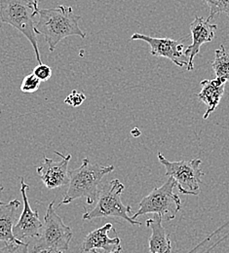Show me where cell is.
<instances>
[{
  "label": "cell",
  "instance_id": "6da1fadb",
  "mask_svg": "<svg viewBox=\"0 0 229 253\" xmlns=\"http://www.w3.org/2000/svg\"><path fill=\"white\" fill-rule=\"evenodd\" d=\"M34 30L36 34L44 36L50 52L55 51L57 45L66 37H86V32L79 27L81 17L74 14L72 7L60 5L57 8L40 9Z\"/></svg>",
  "mask_w": 229,
  "mask_h": 253
},
{
  "label": "cell",
  "instance_id": "7a4b0ae2",
  "mask_svg": "<svg viewBox=\"0 0 229 253\" xmlns=\"http://www.w3.org/2000/svg\"><path fill=\"white\" fill-rule=\"evenodd\" d=\"M113 170L114 166L92 164L89 159H83L79 168L69 171L68 189L59 207L68 205L79 198H85L89 205L96 203L101 179Z\"/></svg>",
  "mask_w": 229,
  "mask_h": 253
},
{
  "label": "cell",
  "instance_id": "3957f363",
  "mask_svg": "<svg viewBox=\"0 0 229 253\" xmlns=\"http://www.w3.org/2000/svg\"><path fill=\"white\" fill-rule=\"evenodd\" d=\"M39 0H0V21L22 32L33 46L38 63L40 57L33 19L39 13Z\"/></svg>",
  "mask_w": 229,
  "mask_h": 253
},
{
  "label": "cell",
  "instance_id": "277c9868",
  "mask_svg": "<svg viewBox=\"0 0 229 253\" xmlns=\"http://www.w3.org/2000/svg\"><path fill=\"white\" fill-rule=\"evenodd\" d=\"M125 186L119 179H113L107 183L102 190L98 192L96 207L91 210H85L82 215L84 220H93L99 217H118L129 222L132 225H141V222L137 221L129 216L132 212L130 206H125L121 201V194Z\"/></svg>",
  "mask_w": 229,
  "mask_h": 253
},
{
  "label": "cell",
  "instance_id": "5b68a950",
  "mask_svg": "<svg viewBox=\"0 0 229 253\" xmlns=\"http://www.w3.org/2000/svg\"><path fill=\"white\" fill-rule=\"evenodd\" d=\"M175 187H177L176 181L169 177L162 186L154 188L140 201L139 208L132 218L136 220L140 215L154 213L160 215L165 221L175 219L182 210V201L174 193Z\"/></svg>",
  "mask_w": 229,
  "mask_h": 253
},
{
  "label": "cell",
  "instance_id": "8992f818",
  "mask_svg": "<svg viewBox=\"0 0 229 253\" xmlns=\"http://www.w3.org/2000/svg\"><path fill=\"white\" fill-rule=\"evenodd\" d=\"M73 233L70 227L66 226L54 209V202L50 203L45 216L44 224L33 248V253H39L50 251L67 252Z\"/></svg>",
  "mask_w": 229,
  "mask_h": 253
},
{
  "label": "cell",
  "instance_id": "52a82bcc",
  "mask_svg": "<svg viewBox=\"0 0 229 253\" xmlns=\"http://www.w3.org/2000/svg\"><path fill=\"white\" fill-rule=\"evenodd\" d=\"M158 160L166 169V176L172 177L177 184L180 193L183 195L198 196L200 194V184L205 173L200 169L202 161L193 159L191 161L170 162L158 153Z\"/></svg>",
  "mask_w": 229,
  "mask_h": 253
},
{
  "label": "cell",
  "instance_id": "ba28073f",
  "mask_svg": "<svg viewBox=\"0 0 229 253\" xmlns=\"http://www.w3.org/2000/svg\"><path fill=\"white\" fill-rule=\"evenodd\" d=\"M131 40H141L150 46V53L154 57L165 58L170 60L179 67L188 65V58L185 56L184 45L180 41L171 38H157L144 35L141 33H134Z\"/></svg>",
  "mask_w": 229,
  "mask_h": 253
},
{
  "label": "cell",
  "instance_id": "9c48e42d",
  "mask_svg": "<svg viewBox=\"0 0 229 253\" xmlns=\"http://www.w3.org/2000/svg\"><path fill=\"white\" fill-rule=\"evenodd\" d=\"M55 154L59 155L62 160L56 162L53 159L44 157L43 164L36 169L37 174L47 189H56L69 183L68 163L71 155L65 156L58 151H55Z\"/></svg>",
  "mask_w": 229,
  "mask_h": 253
},
{
  "label": "cell",
  "instance_id": "30bf717a",
  "mask_svg": "<svg viewBox=\"0 0 229 253\" xmlns=\"http://www.w3.org/2000/svg\"><path fill=\"white\" fill-rule=\"evenodd\" d=\"M29 185L25 182L24 178H21V194L24 202V210L16 225H14V236L23 242L27 238H38L40 236L43 223L39 219V213L37 211H33L29 202L27 191Z\"/></svg>",
  "mask_w": 229,
  "mask_h": 253
},
{
  "label": "cell",
  "instance_id": "8fae6325",
  "mask_svg": "<svg viewBox=\"0 0 229 253\" xmlns=\"http://www.w3.org/2000/svg\"><path fill=\"white\" fill-rule=\"evenodd\" d=\"M217 30V25L211 24L210 21L203 17H195L194 21L190 24L192 43L184 51L185 56L188 58L187 70L192 71L194 69V58L200 53L201 46L214 39Z\"/></svg>",
  "mask_w": 229,
  "mask_h": 253
},
{
  "label": "cell",
  "instance_id": "7c38bea8",
  "mask_svg": "<svg viewBox=\"0 0 229 253\" xmlns=\"http://www.w3.org/2000/svg\"><path fill=\"white\" fill-rule=\"evenodd\" d=\"M20 206L21 202L18 200L8 203L0 201V242L17 245L25 244V242L18 240L13 233L16 213Z\"/></svg>",
  "mask_w": 229,
  "mask_h": 253
},
{
  "label": "cell",
  "instance_id": "4fadbf2b",
  "mask_svg": "<svg viewBox=\"0 0 229 253\" xmlns=\"http://www.w3.org/2000/svg\"><path fill=\"white\" fill-rule=\"evenodd\" d=\"M227 81L222 78H216L212 80H203L200 85L202 86L201 92L197 95V97L202 100L208 107L203 118L208 119L211 113H213L218 105L220 104L222 97L225 94Z\"/></svg>",
  "mask_w": 229,
  "mask_h": 253
},
{
  "label": "cell",
  "instance_id": "5bb4252c",
  "mask_svg": "<svg viewBox=\"0 0 229 253\" xmlns=\"http://www.w3.org/2000/svg\"><path fill=\"white\" fill-rule=\"evenodd\" d=\"M112 229V224L107 223L92 232H90L84 239L82 244L83 253H91L94 250H114L120 246L119 238H109V231Z\"/></svg>",
  "mask_w": 229,
  "mask_h": 253
},
{
  "label": "cell",
  "instance_id": "9a60e30c",
  "mask_svg": "<svg viewBox=\"0 0 229 253\" xmlns=\"http://www.w3.org/2000/svg\"><path fill=\"white\" fill-rule=\"evenodd\" d=\"M162 222V217L158 214H154L152 218L146 220V226L151 229V235L148 241L150 253H171L172 252V242Z\"/></svg>",
  "mask_w": 229,
  "mask_h": 253
},
{
  "label": "cell",
  "instance_id": "2e32d148",
  "mask_svg": "<svg viewBox=\"0 0 229 253\" xmlns=\"http://www.w3.org/2000/svg\"><path fill=\"white\" fill-rule=\"evenodd\" d=\"M212 67L217 78H222L227 82L229 81V53L224 45H221L215 51V59L212 62Z\"/></svg>",
  "mask_w": 229,
  "mask_h": 253
},
{
  "label": "cell",
  "instance_id": "e0dca14e",
  "mask_svg": "<svg viewBox=\"0 0 229 253\" xmlns=\"http://www.w3.org/2000/svg\"><path fill=\"white\" fill-rule=\"evenodd\" d=\"M208 6L210 13L208 21H212L218 14L224 13L229 16V0H203Z\"/></svg>",
  "mask_w": 229,
  "mask_h": 253
},
{
  "label": "cell",
  "instance_id": "ac0fdd59",
  "mask_svg": "<svg viewBox=\"0 0 229 253\" xmlns=\"http://www.w3.org/2000/svg\"><path fill=\"white\" fill-rule=\"evenodd\" d=\"M40 80L33 74L31 73L27 75L21 84V91L25 94H33L40 87Z\"/></svg>",
  "mask_w": 229,
  "mask_h": 253
},
{
  "label": "cell",
  "instance_id": "d6986e66",
  "mask_svg": "<svg viewBox=\"0 0 229 253\" xmlns=\"http://www.w3.org/2000/svg\"><path fill=\"white\" fill-rule=\"evenodd\" d=\"M33 74L40 81H48L52 76V69L49 65L44 63H38V65L33 69Z\"/></svg>",
  "mask_w": 229,
  "mask_h": 253
},
{
  "label": "cell",
  "instance_id": "ffe728a7",
  "mask_svg": "<svg viewBox=\"0 0 229 253\" xmlns=\"http://www.w3.org/2000/svg\"><path fill=\"white\" fill-rule=\"evenodd\" d=\"M85 99H86V95L83 93H79L73 90L69 95L66 96L65 102L68 105H71L72 107H77L81 105Z\"/></svg>",
  "mask_w": 229,
  "mask_h": 253
},
{
  "label": "cell",
  "instance_id": "44dd1931",
  "mask_svg": "<svg viewBox=\"0 0 229 253\" xmlns=\"http://www.w3.org/2000/svg\"><path fill=\"white\" fill-rule=\"evenodd\" d=\"M19 245L17 244H6L3 248L0 249V253H14Z\"/></svg>",
  "mask_w": 229,
  "mask_h": 253
},
{
  "label": "cell",
  "instance_id": "7402d4cb",
  "mask_svg": "<svg viewBox=\"0 0 229 253\" xmlns=\"http://www.w3.org/2000/svg\"><path fill=\"white\" fill-rule=\"evenodd\" d=\"M30 253V252H29V244H26V243H25V244H23V245H19L18 248H17V250L15 251V253Z\"/></svg>",
  "mask_w": 229,
  "mask_h": 253
},
{
  "label": "cell",
  "instance_id": "603a6c76",
  "mask_svg": "<svg viewBox=\"0 0 229 253\" xmlns=\"http://www.w3.org/2000/svg\"><path fill=\"white\" fill-rule=\"evenodd\" d=\"M121 252H122V248L119 246V247H117L116 249H114L112 252H110L109 253H121ZM92 253H98V251L97 250H94V251H92L91 252Z\"/></svg>",
  "mask_w": 229,
  "mask_h": 253
},
{
  "label": "cell",
  "instance_id": "cb8c5ba5",
  "mask_svg": "<svg viewBox=\"0 0 229 253\" xmlns=\"http://www.w3.org/2000/svg\"><path fill=\"white\" fill-rule=\"evenodd\" d=\"M131 133L132 135H134V136H136V137H137V136H139V135H140V131H139V129H138V128H137V127H136V128H133V129H132Z\"/></svg>",
  "mask_w": 229,
  "mask_h": 253
},
{
  "label": "cell",
  "instance_id": "d4e9b609",
  "mask_svg": "<svg viewBox=\"0 0 229 253\" xmlns=\"http://www.w3.org/2000/svg\"><path fill=\"white\" fill-rule=\"evenodd\" d=\"M43 253H63V252H60V251H50V252H43Z\"/></svg>",
  "mask_w": 229,
  "mask_h": 253
},
{
  "label": "cell",
  "instance_id": "484cf974",
  "mask_svg": "<svg viewBox=\"0 0 229 253\" xmlns=\"http://www.w3.org/2000/svg\"><path fill=\"white\" fill-rule=\"evenodd\" d=\"M3 189H4V188H3V186L0 184V193L3 191Z\"/></svg>",
  "mask_w": 229,
  "mask_h": 253
}]
</instances>
